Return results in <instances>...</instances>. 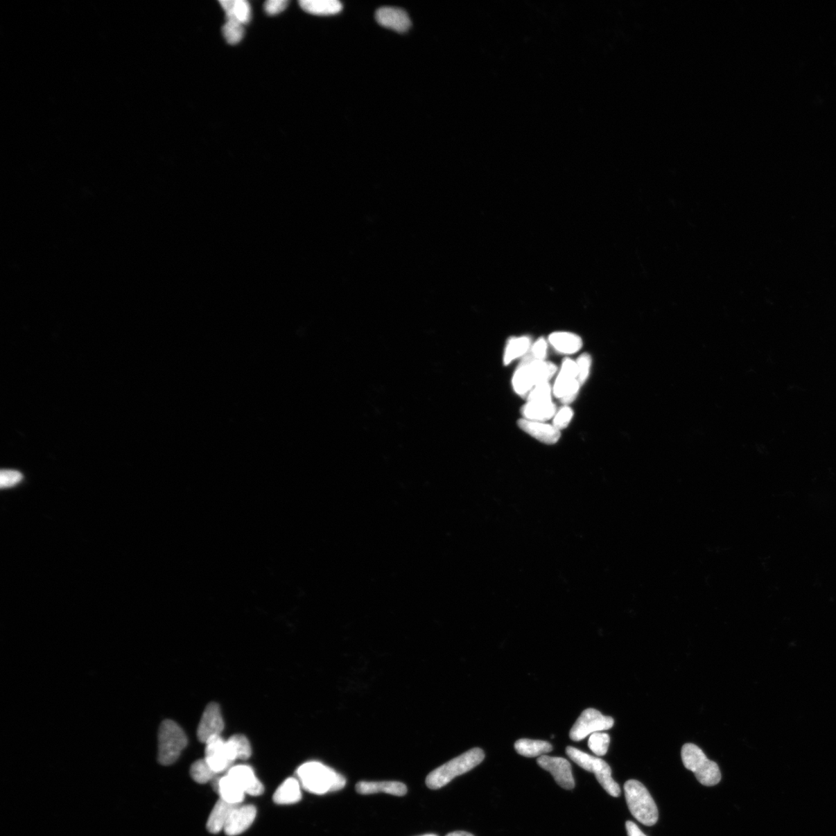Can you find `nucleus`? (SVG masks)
Segmentation results:
<instances>
[{
  "label": "nucleus",
  "instance_id": "nucleus-1",
  "mask_svg": "<svg viewBox=\"0 0 836 836\" xmlns=\"http://www.w3.org/2000/svg\"><path fill=\"white\" fill-rule=\"evenodd\" d=\"M302 787L310 793L324 794L340 791L347 785V780L322 763H305L297 771Z\"/></svg>",
  "mask_w": 836,
  "mask_h": 836
},
{
  "label": "nucleus",
  "instance_id": "nucleus-2",
  "mask_svg": "<svg viewBox=\"0 0 836 836\" xmlns=\"http://www.w3.org/2000/svg\"><path fill=\"white\" fill-rule=\"evenodd\" d=\"M556 371L557 367L552 363L534 360L532 356L528 353L523 356L513 377L515 392L521 396L528 397L537 385L549 383Z\"/></svg>",
  "mask_w": 836,
  "mask_h": 836
},
{
  "label": "nucleus",
  "instance_id": "nucleus-3",
  "mask_svg": "<svg viewBox=\"0 0 836 836\" xmlns=\"http://www.w3.org/2000/svg\"><path fill=\"white\" fill-rule=\"evenodd\" d=\"M485 754L480 748L469 749L466 753L451 760L430 772L426 778V785L430 789H440L455 778L459 777L481 764Z\"/></svg>",
  "mask_w": 836,
  "mask_h": 836
},
{
  "label": "nucleus",
  "instance_id": "nucleus-4",
  "mask_svg": "<svg viewBox=\"0 0 836 836\" xmlns=\"http://www.w3.org/2000/svg\"><path fill=\"white\" fill-rule=\"evenodd\" d=\"M625 797L630 813L641 824L652 826L659 820V810L648 790L638 781L629 780L625 785Z\"/></svg>",
  "mask_w": 836,
  "mask_h": 836
},
{
  "label": "nucleus",
  "instance_id": "nucleus-5",
  "mask_svg": "<svg viewBox=\"0 0 836 836\" xmlns=\"http://www.w3.org/2000/svg\"><path fill=\"white\" fill-rule=\"evenodd\" d=\"M187 745V735L177 723L171 720L162 722L158 731L159 764L163 766L175 764Z\"/></svg>",
  "mask_w": 836,
  "mask_h": 836
},
{
  "label": "nucleus",
  "instance_id": "nucleus-6",
  "mask_svg": "<svg viewBox=\"0 0 836 836\" xmlns=\"http://www.w3.org/2000/svg\"><path fill=\"white\" fill-rule=\"evenodd\" d=\"M681 759L686 768L694 773L702 785L714 786L720 782L722 775L718 765L708 760L698 746L686 743L681 749Z\"/></svg>",
  "mask_w": 836,
  "mask_h": 836
},
{
  "label": "nucleus",
  "instance_id": "nucleus-7",
  "mask_svg": "<svg viewBox=\"0 0 836 836\" xmlns=\"http://www.w3.org/2000/svg\"><path fill=\"white\" fill-rule=\"evenodd\" d=\"M566 754L576 765L589 772L593 773L597 781L609 794L615 798L619 797L621 794L620 787L612 778L611 767L605 760L573 747H568Z\"/></svg>",
  "mask_w": 836,
  "mask_h": 836
},
{
  "label": "nucleus",
  "instance_id": "nucleus-8",
  "mask_svg": "<svg viewBox=\"0 0 836 836\" xmlns=\"http://www.w3.org/2000/svg\"><path fill=\"white\" fill-rule=\"evenodd\" d=\"M613 725L614 720L610 716L603 715L595 708H587L571 729L569 736L573 741H581L593 733L608 731Z\"/></svg>",
  "mask_w": 836,
  "mask_h": 836
},
{
  "label": "nucleus",
  "instance_id": "nucleus-9",
  "mask_svg": "<svg viewBox=\"0 0 836 836\" xmlns=\"http://www.w3.org/2000/svg\"><path fill=\"white\" fill-rule=\"evenodd\" d=\"M579 371L576 362L566 359L563 361L560 374L557 376L553 387V394L563 403H573L579 394L581 385L578 378Z\"/></svg>",
  "mask_w": 836,
  "mask_h": 836
},
{
  "label": "nucleus",
  "instance_id": "nucleus-10",
  "mask_svg": "<svg viewBox=\"0 0 836 836\" xmlns=\"http://www.w3.org/2000/svg\"><path fill=\"white\" fill-rule=\"evenodd\" d=\"M537 765L552 774L557 785L566 790H573L575 783L570 762L563 758L543 755L537 758Z\"/></svg>",
  "mask_w": 836,
  "mask_h": 836
},
{
  "label": "nucleus",
  "instance_id": "nucleus-11",
  "mask_svg": "<svg viewBox=\"0 0 836 836\" xmlns=\"http://www.w3.org/2000/svg\"><path fill=\"white\" fill-rule=\"evenodd\" d=\"M224 726L220 706L216 702H211L205 708L199 722L197 738L199 741L205 743L215 736L221 735Z\"/></svg>",
  "mask_w": 836,
  "mask_h": 836
},
{
  "label": "nucleus",
  "instance_id": "nucleus-12",
  "mask_svg": "<svg viewBox=\"0 0 836 836\" xmlns=\"http://www.w3.org/2000/svg\"><path fill=\"white\" fill-rule=\"evenodd\" d=\"M204 744L207 746L204 759L216 774L227 771L234 764L228 752L227 741L221 735L211 738Z\"/></svg>",
  "mask_w": 836,
  "mask_h": 836
},
{
  "label": "nucleus",
  "instance_id": "nucleus-13",
  "mask_svg": "<svg viewBox=\"0 0 836 836\" xmlns=\"http://www.w3.org/2000/svg\"><path fill=\"white\" fill-rule=\"evenodd\" d=\"M256 816V809L253 805H237L232 811L224 828V832L229 836H236L243 833L254 824Z\"/></svg>",
  "mask_w": 836,
  "mask_h": 836
},
{
  "label": "nucleus",
  "instance_id": "nucleus-14",
  "mask_svg": "<svg viewBox=\"0 0 836 836\" xmlns=\"http://www.w3.org/2000/svg\"><path fill=\"white\" fill-rule=\"evenodd\" d=\"M378 24L398 33H406L411 26V21L406 11L391 6H384L376 12Z\"/></svg>",
  "mask_w": 836,
  "mask_h": 836
},
{
  "label": "nucleus",
  "instance_id": "nucleus-15",
  "mask_svg": "<svg viewBox=\"0 0 836 836\" xmlns=\"http://www.w3.org/2000/svg\"><path fill=\"white\" fill-rule=\"evenodd\" d=\"M227 774L240 785L245 794L259 796L264 792L262 783L256 778L254 769L250 766L241 765L231 767Z\"/></svg>",
  "mask_w": 836,
  "mask_h": 836
},
{
  "label": "nucleus",
  "instance_id": "nucleus-16",
  "mask_svg": "<svg viewBox=\"0 0 836 836\" xmlns=\"http://www.w3.org/2000/svg\"><path fill=\"white\" fill-rule=\"evenodd\" d=\"M517 424L521 430L542 443L554 444L561 437V431L550 424L528 421L524 418L519 420Z\"/></svg>",
  "mask_w": 836,
  "mask_h": 836
},
{
  "label": "nucleus",
  "instance_id": "nucleus-17",
  "mask_svg": "<svg viewBox=\"0 0 836 836\" xmlns=\"http://www.w3.org/2000/svg\"><path fill=\"white\" fill-rule=\"evenodd\" d=\"M356 790L360 794L368 795L382 792L399 796V797L406 795L408 792L407 786L398 781H360L357 783Z\"/></svg>",
  "mask_w": 836,
  "mask_h": 836
},
{
  "label": "nucleus",
  "instance_id": "nucleus-18",
  "mask_svg": "<svg viewBox=\"0 0 836 836\" xmlns=\"http://www.w3.org/2000/svg\"><path fill=\"white\" fill-rule=\"evenodd\" d=\"M237 805H238L230 804L221 799L218 800L214 808H212L208 819L207 825L208 831L212 834L224 831L232 811Z\"/></svg>",
  "mask_w": 836,
  "mask_h": 836
},
{
  "label": "nucleus",
  "instance_id": "nucleus-19",
  "mask_svg": "<svg viewBox=\"0 0 836 836\" xmlns=\"http://www.w3.org/2000/svg\"><path fill=\"white\" fill-rule=\"evenodd\" d=\"M214 787L220 795V799L232 805H241L245 793L237 783L228 774L216 780Z\"/></svg>",
  "mask_w": 836,
  "mask_h": 836
},
{
  "label": "nucleus",
  "instance_id": "nucleus-20",
  "mask_svg": "<svg viewBox=\"0 0 836 836\" xmlns=\"http://www.w3.org/2000/svg\"><path fill=\"white\" fill-rule=\"evenodd\" d=\"M299 780L290 778L284 781L278 787L274 794V801L277 805H292L300 801L302 795Z\"/></svg>",
  "mask_w": 836,
  "mask_h": 836
},
{
  "label": "nucleus",
  "instance_id": "nucleus-21",
  "mask_svg": "<svg viewBox=\"0 0 836 836\" xmlns=\"http://www.w3.org/2000/svg\"><path fill=\"white\" fill-rule=\"evenodd\" d=\"M548 340L555 350L563 354H573L582 347L581 337L566 331H557L550 334Z\"/></svg>",
  "mask_w": 836,
  "mask_h": 836
},
{
  "label": "nucleus",
  "instance_id": "nucleus-22",
  "mask_svg": "<svg viewBox=\"0 0 836 836\" xmlns=\"http://www.w3.org/2000/svg\"><path fill=\"white\" fill-rule=\"evenodd\" d=\"M220 3L225 12L227 21L247 24L251 19L250 5L245 0H222Z\"/></svg>",
  "mask_w": 836,
  "mask_h": 836
},
{
  "label": "nucleus",
  "instance_id": "nucleus-23",
  "mask_svg": "<svg viewBox=\"0 0 836 836\" xmlns=\"http://www.w3.org/2000/svg\"><path fill=\"white\" fill-rule=\"evenodd\" d=\"M557 408L552 402L535 403L527 402L521 408V414L524 419L543 422L552 419L556 415Z\"/></svg>",
  "mask_w": 836,
  "mask_h": 836
},
{
  "label": "nucleus",
  "instance_id": "nucleus-24",
  "mask_svg": "<svg viewBox=\"0 0 836 836\" xmlns=\"http://www.w3.org/2000/svg\"><path fill=\"white\" fill-rule=\"evenodd\" d=\"M299 4L303 10L316 16L336 15L343 8L337 0H301Z\"/></svg>",
  "mask_w": 836,
  "mask_h": 836
},
{
  "label": "nucleus",
  "instance_id": "nucleus-25",
  "mask_svg": "<svg viewBox=\"0 0 836 836\" xmlns=\"http://www.w3.org/2000/svg\"><path fill=\"white\" fill-rule=\"evenodd\" d=\"M514 748L525 758H536L552 752L553 747L547 741L521 739L515 742Z\"/></svg>",
  "mask_w": 836,
  "mask_h": 836
},
{
  "label": "nucleus",
  "instance_id": "nucleus-26",
  "mask_svg": "<svg viewBox=\"0 0 836 836\" xmlns=\"http://www.w3.org/2000/svg\"><path fill=\"white\" fill-rule=\"evenodd\" d=\"M227 749L232 761L247 760L252 754L250 741L245 735L236 734L227 740Z\"/></svg>",
  "mask_w": 836,
  "mask_h": 836
},
{
  "label": "nucleus",
  "instance_id": "nucleus-27",
  "mask_svg": "<svg viewBox=\"0 0 836 836\" xmlns=\"http://www.w3.org/2000/svg\"><path fill=\"white\" fill-rule=\"evenodd\" d=\"M530 347V338L528 336L510 338L504 354V364L508 365L517 358L525 356Z\"/></svg>",
  "mask_w": 836,
  "mask_h": 836
},
{
  "label": "nucleus",
  "instance_id": "nucleus-28",
  "mask_svg": "<svg viewBox=\"0 0 836 836\" xmlns=\"http://www.w3.org/2000/svg\"><path fill=\"white\" fill-rule=\"evenodd\" d=\"M190 774L192 779L198 784H207L214 780L217 774L214 772L205 759L198 760L191 765Z\"/></svg>",
  "mask_w": 836,
  "mask_h": 836
},
{
  "label": "nucleus",
  "instance_id": "nucleus-29",
  "mask_svg": "<svg viewBox=\"0 0 836 836\" xmlns=\"http://www.w3.org/2000/svg\"><path fill=\"white\" fill-rule=\"evenodd\" d=\"M609 743L610 738L609 734L598 732L590 735L588 746L594 754L602 756L607 754Z\"/></svg>",
  "mask_w": 836,
  "mask_h": 836
},
{
  "label": "nucleus",
  "instance_id": "nucleus-30",
  "mask_svg": "<svg viewBox=\"0 0 836 836\" xmlns=\"http://www.w3.org/2000/svg\"><path fill=\"white\" fill-rule=\"evenodd\" d=\"M223 33L225 41L228 44L234 45L242 41L245 30L242 24L234 21H227L223 26Z\"/></svg>",
  "mask_w": 836,
  "mask_h": 836
},
{
  "label": "nucleus",
  "instance_id": "nucleus-31",
  "mask_svg": "<svg viewBox=\"0 0 836 836\" xmlns=\"http://www.w3.org/2000/svg\"><path fill=\"white\" fill-rule=\"evenodd\" d=\"M528 402H552V387L549 383L537 385L527 397Z\"/></svg>",
  "mask_w": 836,
  "mask_h": 836
},
{
  "label": "nucleus",
  "instance_id": "nucleus-32",
  "mask_svg": "<svg viewBox=\"0 0 836 836\" xmlns=\"http://www.w3.org/2000/svg\"><path fill=\"white\" fill-rule=\"evenodd\" d=\"M576 364L577 367H578L579 371L578 378H577V380H578L581 386H582V385L587 381L590 373V369H591V356L588 354L581 355L578 358V360H577Z\"/></svg>",
  "mask_w": 836,
  "mask_h": 836
},
{
  "label": "nucleus",
  "instance_id": "nucleus-33",
  "mask_svg": "<svg viewBox=\"0 0 836 836\" xmlns=\"http://www.w3.org/2000/svg\"><path fill=\"white\" fill-rule=\"evenodd\" d=\"M574 413L573 410L568 407L561 408L555 415L552 426L557 430H560L568 427L571 421H572Z\"/></svg>",
  "mask_w": 836,
  "mask_h": 836
},
{
  "label": "nucleus",
  "instance_id": "nucleus-34",
  "mask_svg": "<svg viewBox=\"0 0 836 836\" xmlns=\"http://www.w3.org/2000/svg\"><path fill=\"white\" fill-rule=\"evenodd\" d=\"M22 479V474L17 471L2 470L0 473V487L2 489L12 487L17 485Z\"/></svg>",
  "mask_w": 836,
  "mask_h": 836
},
{
  "label": "nucleus",
  "instance_id": "nucleus-35",
  "mask_svg": "<svg viewBox=\"0 0 836 836\" xmlns=\"http://www.w3.org/2000/svg\"><path fill=\"white\" fill-rule=\"evenodd\" d=\"M548 343L545 338H541L534 345L532 349L529 351V354L532 355L534 360L543 361L546 360L547 356Z\"/></svg>",
  "mask_w": 836,
  "mask_h": 836
},
{
  "label": "nucleus",
  "instance_id": "nucleus-36",
  "mask_svg": "<svg viewBox=\"0 0 836 836\" xmlns=\"http://www.w3.org/2000/svg\"><path fill=\"white\" fill-rule=\"evenodd\" d=\"M289 2L288 0H268L264 4V10L270 16H275L286 10Z\"/></svg>",
  "mask_w": 836,
  "mask_h": 836
},
{
  "label": "nucleus",
  "instance_id": "nucleus-37",
  "mask_svg": "<svg viewBox=\"0 0 836 836\" xmlns=\"http://www.w3.org/2000/svg\"><path fill=\"white\" fill-rule=\"evenodd\" d=\"M626 828L628 836H647L643 833L640 828L636 826L634 822L628 821L626 822Z\"/></svg>",
  "mask_w": 836,
  "mask_h": 836
},
{
  "label": "nucleus",
  "instance_id": "nucleus-38",
  "mask_svg": "<svg viewBox=\"0 0 836 836\" xmlns=\"http://www.w3.org/2000/svg\"><path fill=\"white\" fill-rule=\"evenodd\" d=\"M446 836H474V835L473 834H471L467 832L456 831V832L451 833L448 834Z\"/></svg>",
  "mask_w": 836,
  "mask_h": 836
},
{
  "label": "nucleus",
  "instance_id": "nucleus-39",
  "mask_svg": "<svg viewBox=\"0 0 836 836\" xmlns=\"http://www.w3.org/2000/svg\"><path fill=\"white\" fill-rule=\"evenodd\" d=\"M421 836H437V835H435V834H426V835H421Z\"/></svg>",
  "mask_w": 836,
  "mask_h": 836
}]
</instances>
